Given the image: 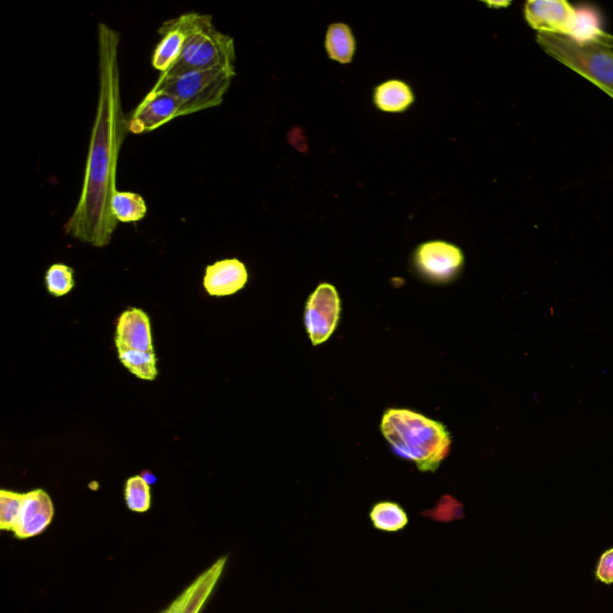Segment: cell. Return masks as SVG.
Masks as SVG:
<instances>
[{
    "label": "cell",
    "mask_w": 613,
    "mask_h": 613,
    "mask_svg": "<svg viewBox=\"0 0 613 613\" xmlns=\"http://www.w3.org/2000/svg\"><path fill=\"white\" fill-rule=\"evenodd\" d=\"M248 282V271L239 259L221 260L206 267L204 288L210 296L239 293Z\"/></svg>",
    "instance_id": "obj_14"
},
{
    "label": "cell",
    "mask_w": 613,
    "mask_h": 613,
    "mask_svg": "<svg viewBox=\"0 0 613 613\" xmlns=\"http://www.w3.org/2000/svg\"><path fill=\"white\" fill-rule=\"evenodd\" d=\"M381 433L397 457L411 461L422 472H436L451 452L452 438L445 424L415 411L388 409Z\"/></svg>",
    "instance_id": "obj_2"
},
{
    "label": "cell",
    "mask_w": 613,
    "mask_h": 613,
    "mask_svg": "<svg viewBox=\"0 0 613 613\" xmlns=\"http://www.w3.org/2000/svg\"><path fill=\"white\" fill-rule=\"evenodd\" d=\"M54 518V505L51 496L45 490L35 489L24 494L20 515L14 528L17 539H29L40 536Z\"/></svg>",
    "instance_id": "obj_11"
},
{
    "label": "cell",
    "mask_w": 613,
    "mask_h": 613,
    "mask_svg": "<svg viewBox=\"0 0 613 613\" xmlns=\"http://www.w3.org/2000/svg\"><path fill=\"white\" fill-rule=\"evenodd\" d=\"M74 269L64 264H54L46 272L48 293L56 297L68 295L75 287Z\"/></svg>",
    "instance_id": "obj_21"
},
{
    "label": "cell",
    "mask_w": 613,
    "mask_h": 613,
    "mask_svg": "<svg viewBox=\"0 0 613 613\" xmlns=\"http://www.w3.org/2000/svg\"><path fill=\"white\" fill-rule=\"evenodd\" d=\"M342 317V301L335 285L321 283L308 297L305 324L314 347L324 344L335 333Z\"/></svg>",
    "instance_id": "obj_7"
},
{
    "label": "cell",
    "mask_w": 613,
    "mask_h": 613,
    "mask_svg": "<svg viewBox=\"0 0 613 613\" xmlns=\"http://www.w3.org/2000/svg\"><path fill=\"white\" fill-rule=\"evenodd\" d=\"M428 515H432L435 520L451 521L463 518L464 511L463 506H461L457 500L447 495L442 497L438 508H435L432 512H428Z\"/></svg>",
    "instance_id": "obj_23"
},
{
    "label": "cell",
    "mask_w": 613,
    "mask_h": 613,
    "mask_svg": "<svg viewBox=\"0 0 613 613\" xmlns=\"http://www.w3.org/2000/svg\"><path fill=\"white\" fill-rule=\"evenodd\" d=\"M235 76V68L191 71L176 77L161 75L154 88L173 95L185 115H191L220 106Z\"/></svg>",
    "instance_id": "obj_5"
},
{
    "label": "cell",
    "mask_w": 613,
    "mask_h": 613,
    "mask_svg": "<svg viewBox=\"0 0 613 613\" xmlns=\"http://www.w3.org/2000/svg\"><path fill=\"white\" fill-rule=\"evenodd\" d=\"M119 360L130 373L138 379L154 381L159 375L157 372V357L155 354L142 351L119 350Z\"/></svg>",
    "instance_id": "obj_19"
},
{
    "label": "cell",
    "mask_w": 613,
    "mask_h": 613,
    "mask_svg": "<svg viewBox=\"0 0 613 613\" xmlns=\"http://www.w3.org/2000/svg\"><path fill=\"white\" fill-rule=\"evenodd\" d=\"M537 42L550 57L578 72L613 99L612 47L548 33H538Z\"/></svg>",
    "instance_id": "obj_4"
},
{
    "label": "cell",
    "mask_w": 613,
    "mask_h": 613,
    "mask_svg": "<svg viewBox=\"0 0 613 613\" xmlns=\"http://www.w3.org/2000/svg\"><path fill=\"white\" fill-rule=\"evenodd\" d=\"M356 48V36L348 24L333 23L327 28L325 50L331 60L344 65L351 64Z\"/></svg>",
    "instance_id": "obj_16"
},
{
    "label": "cell",
    "mask_w": 613,
    "mask_h": 613,
    "mask_svg": "<svg viewBox=\"0 0 613 613\" xmlns=\"http://www.w3.org/2000/svg\"><path fill=\"white\" fill-rule=\"evenodd\" d=\"M112 212L121 223H137L148 214V206L141 194L117 191L112 198Z\"/></svg>",
    "instance_id": "obj_17"
},
{
    "label": "cell",
    "mask_w": 613,
    "mask_h": 613,
    "mask_svg": "<svg viewBox=\"0 0 613 613\" xmlns=\"http://www.w3.org/2000/svg\"><path fill=\"white\" fill-rule=\"evenodd\" d=\"M369 517L374 528L384 532L402 531L409 524L408 514L396 502L376 503L370 511Z\"/></svg>",
    "instance_id": "obj_18"
},
{
    "label": "cell",
    "mask_w": 613,
    "mask_h": 613,
    "mask_svg": "<svg viewBox=\"0 0 613 613\" xmlns=\"http://www.w3.org/2000/svg\"><path fill=\"white\" fill-rule=\"evenodd\" d=\"M180 117H186L180 101L166 91L153 88L127 119V130L142 135Z\"/></svg>",
    "instance_id": "obj_8"
},
{
    "label": "cell",
    "mask_w": 613,
    "mask_h": 613,
    "mask_svg": "<svg viewBox=\"0 0 613 613\" xmlns=\"http://www.w3.org/2000/svg\"><path fill=\"white\" fill-rule=\"evenodd\" d=\"M489 6H491V8H505V6H508L511 3H487Z\"/></svg>",
    "instance_id": "obj_25"
},
{
    "label": "cell",
    "mask_w": 613,
    "mask_h": 613,
    "mask_svg": "<svg viewBox=\"0 0 613 613\" xmlns=\"http://www.w3.org/2000/svg\"><path fill=\"white\" fill-rule=\"evenodd\" d=\"M114 342L118 351H142L155 354L148 314L139 308L127 309L118 319Z\"/></svg>",
    "instance_id": "obj_13"
},
{
    "label": "cell",
    "mask_w": 613,
    "mask_h": 613,
    "mask_svg": "<svg viewBox=\"0 0 613 613\" xmlns=\"http://www.w3.org/2000/svg\"><path fill=\"white\" fill-rule=\"evenodd\" d=\"M157 32L162 39L155 48L151 65L163 75L173 68L184 50L190 32V12L166 21Z\"/></svg>",
    "instance_id": "obj_12"
},
{
    "label": "cell",
    "mask_w": 613,
    "mask_h": 613,
    "mask_svg": "<svg viewBox=\"0 0 613 613\" xmlns=\"http://www.w3.org/2000/svg\"><path fill=\"white\" fill-rule=\"evenodd\" d=\"M125 502L131 512L145 513L151 507L150 485L143 476H133L125 484Z\"/></svg>",
    "instance_id": "obj_20"
},
{
    "label": "cell",
    "mask_w": 613,
    "mask_h": 613,
    "mask_svg": "<svg viewBox=\"0 0 613 613\" xmlns=\"http://www.w3.org/2000/svg\"><path fill=\"white\" fill-rule=\"evenodd\" d=\"M24 494L15 491H0V530L14 532L20 515Z\"/></svg>",
    "instance_id": "obj_22"
},
{
    "label": "cell",
    "mask_w": 613,
    "mask_h": 613,
    "mask_svg": "<svg viewBox=\"0 0 613 613\" xmlns=\"http://www.w3.org/2000/svg\"><path fill=\"white\" fill-rule=\"evenodd\" d=\"M412 267L424 281L448 284L458 278L465 266V254L451 242L434 240L424 242L412 254Z\"/></svg>",
    "instance_id": "obj_6"
},
{
    "label": "cell",
    "mask_w": 613,
    "mask_h": 613,
    "mask_svg": "<svg viewBox=\"0 0 613 613\" xmlns=\"http://www.w3.org/2000/svg\"><path fill=\"white\" fill-rule=\"evenodd\" d=\"M119 44L120 34L117 30L100 23L97 29L99 101L81 196L74 214L64 226L65 233L71 238L94 247L111 244L118 226L112 212V198L118 191L117 169L121 145L129 132L121 106Z\"/></svg>",
    "instance_id": "obj_1"
},
{
    "label": "cell",
    "mask_w": 613,
    "mask_h": 613,
    "mask_svg": "<svg viewBox=\"0 0 613 613\" xmlns=\"http://www.w3.org/2000/svg\"><path fill=\"white\" fill-rule=\"evenodd\" d=\"M416 101L415 91L402 80H390L379 84L373 90V103L384 113L408 112Z\"/></svg>",
    "instance_id": "obj_15"
},
{
    "label": "cell",
    "mask_w": 613,
    "mask_h": 613,
    "mask_svg": "<svg viewBox=\"0 0 613 613\" xmlns=\"http://www.w3.org/2000/svg\"><path fill=\"white\" fill-rule=\"evenodd\" d=\"M525 18L538 33L573 38L579 22V11L564 0H530L525 5Z\"/></svg>",
    "instance_id": "obj_9"
},
{
    "label": "cell",
    "mask_w": 613,
    "mask_h": 613,
    "mask_svg": "<svg viewBox=\"0 0 613 613\" xmlns=\"http://www.w3.org/2000/svg\"><path fill=\"white\" fill-rule=\"evenodd\" d=\"M235 42L217 30L212 16L190 12V32H188L181 56L167 74L176 77L191 71L217 68H235Z\"/></svg>",
    "instance_id": "obj_3"
},
{
    "label": "cell",
    "mask_w": 613,
    "mask_h": 613,
    "mask_svg": "<svg viewBox=\"0 0 613 613\" xmlns=\"http://www.w3.org/2000/svg\"><path fill=\"white\" fill-rule=\"evenodd\" d=\"M596 578L605 585H613V548L605 551L599 558Z\"/></svg>",
    "instance_id": "obj_24"
},
{
    "label": "cell",
    "mask_w": 613,
    "mask_h": 613,
    "mask_svg": "<svg viewBox=\"0 0 613 613\" xmlns=\"http://www.w3.org/2000/svg\"><path fill=\"white\" fill-rule=\"evenodd\" d=\"M227 561V556L218 558L211 567L200 574L191 585H188L184 592L179 594L174 602L160 613H202L222 578Z\"/></svg>",
    "instance_id": "obj_10"
}]
</instances>
